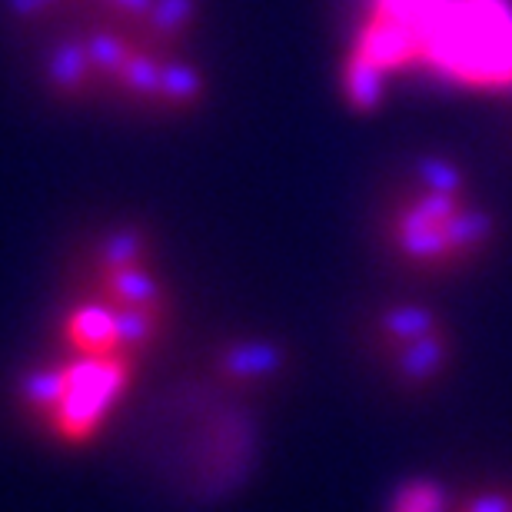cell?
Segmentation results:
<instances>
[{
	"label": "cell",
	"instance_id": "6",
	"mask_svg": "<svg viewBox=\"0 0 512 512\" xmlns=\"http://www.w3.org/2000/svg\"><path fill=\"white\" fill-rule=\"evenodd\" d=\"M376 353L389 373L403 383L426 386L446 370L453 343L446 326L429 310L416 306H396L386 310L373 326Z\"/></svg>",
	"mask_w": 512,
	"mask_h": 512
},
{
	"label": "cell",
	"instance_id": "7",
	"mask_svg": "<svg viewBox=\"0 0 512 512\" xmlns=\"http://www.w3.org/2000/svg\"><path fill=\"white\" fill-rule=\"evenodd\" d=\"M386 512H449L446 489L436 479H406L389 499Z\"/></svg>",
	"mask_w": 512,
	"mask_h": 512
},
{
	"label": "cell",
	"instance_id": "8",
	"mask_svg": "<svg viewBox=\"0 0 512 512\" xmlns=\"http://www.w3.org/2000/svg\"><path fill=\"white\" fill-rule=\"evenodd\" d=\"M449 512H512V493L509 489H486V493L466 496Z\"/></svg>",
	"mask_w": 512,
	"mask_h": 512
},
{
	"label": "cell",
	"instance_id": "2",
	"mask_svg": "<svg viewBox=\"0 0 512 512\" xmlns=\"http://www.w3.org/2000/svg\"><path fill=\"white\" fill-rule=\"evenodd\" d=\"M406 77L512 90V0H360L336 64L343 104L373 114Z\"/></svg>",
	"mask_w": 512,
	"mask_h": 512
},
{
	"label": "cell",
	"instance_id": "5",
	"mask_svg": "<svg viewBox=\"0 0 512 512\" xmlns=\"http://www.w3.org/2000/svg\"><path fill=\"white\" fill-rule=\"evenodd\" d=\"M143 373L127 366L37 356L17 383V409L30 433L54 449L80 453L110 433L137 393Z\"/></svg>",
	"mask_w": 512,
	"mask_h": 512
},
{
	"label": "cell",
	"instance_id": "4",
	"mask_svg": "<svg viewBox=\"0 0 512 512\" xmlns=\"http://www.w3.org/2000/svg\"><path fill=\"white\" fill-rule=\"evenodd\" d=\"M489 223L453 167L423 163L396 183L380 210V243L409 273H453L489 247Z\"/></svg>",
	"mask_w": 512,
	"mask_h": 512
},
{
	"label": "cell",
	"instance_id": "1",
	"mask_svg": "<svg viewBox=\"0 0 512 512\" xmlns=\"http://www.w3.org/2000/svg\"><path fill=\"white\" fill-rule=\"evenodd\" d=\"M57 104L180 120L207 104L197 0H7Z\"/></svg>",
	"mask_w": 512,
	"mask_h": 512
},
{
	"label": "cell",
	"instance_id": "3",
	"mask_svg": "<svg viewBox=\"0 0 512 512\" xmlns=\"http://www.w3.org/2000/svg\"><path fill=\"white\" fill-rule=\"evenodd\" d=\"M170 326L173 290L160 250L137 227H107L70 263L44 353L147 373Z\"/></svg>",
	"mask_w": 512,
	"mask_h": 512
}]
</instances>
